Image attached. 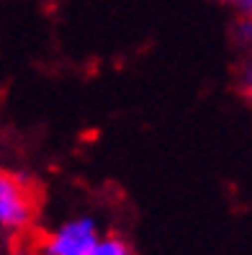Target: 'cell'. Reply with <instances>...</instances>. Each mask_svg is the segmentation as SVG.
I'll list each match as a JSON object with an SVG mask.
<instances>
[{
  "instance_id": "6da1fadb",
  "label": "cell",
  "mask_w": 252,
  "mask_h": 255,
  "mask_svg": "<svg viewBox=\"0 0 252 255\" xmlns=\"http://www.w3.org/2000/svg\"><path fill=\"white\" fill-rule=\"evenodd\" d=\"M98 224L90 217H78L65 222L59 230H54L41 253L44 255H90L93 245L98 243Z\"/></svg>"
},
{
  "instance_id": "7a4b0ae2",
  "label": "cell",
  "mask_w": 252,
  "mask_h": 255,
  "mask_svg": "<svg viewBox=\"0 0 252 255\" xmlns=\"http://www.w3.org/2000/svg\"><path fill=\"white\" fill-rule=\"evenodd\" d=\"M34 201L23 181L13 173L0 170V227L21 230L31 219Z\"/></svg>"
},
{
  "instance_id": "3957f363",
  "label": "cell",
  "mask_w": 252,
  "mask_h": 255,
  "mask_svg": "<svg viewBox=\"0 0 252 255\" xmlns=\"http://www.w3.org/2000/svg\"><path fill=\"white\" fill-rule=\"evenodd\" d=\"M90 255H134L131 245L126 243L124 237H116V235H108V237H98V243L93 245Z\"/></svg>"
}]
</instances>
